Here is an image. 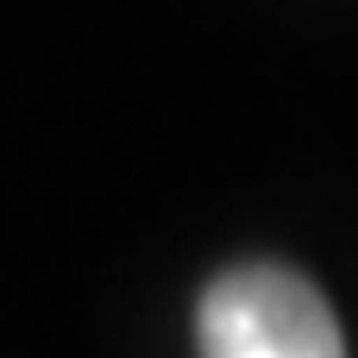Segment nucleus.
Masks as SVG:
<instances>
[{
  "mask_svg": "<svg viewBox=\"0 0 358 358\" xmlns=\"http://www.w3.org/2000/svg\"><path fill=\"white\" fill-rule=\"evenodd\" d=\"M201 358H346L327 296L283 264H239L195 308Z\"/></svg>",
  "mask_w": 358,
  "mask_h": 358,
  "instance_id": "nucleus-1",
  "label": "nucleus"
}]
</instances>
